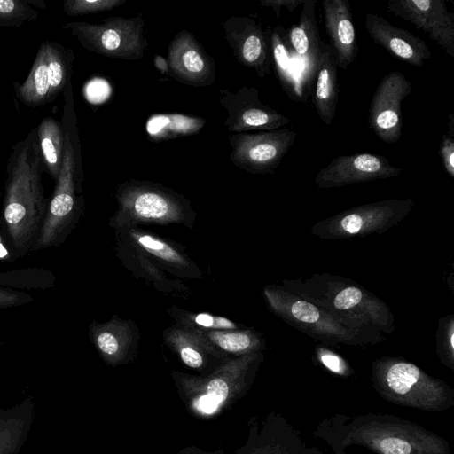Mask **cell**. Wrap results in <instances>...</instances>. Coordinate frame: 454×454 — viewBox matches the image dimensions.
<instances>
[{
	"instance_id": "cell-1",
	"label": "cell",
	"mask_w": 454,
	"mask_h": 454,
	"mask_svg": "<svg viewBox=\"0 0 454 454\" xmlns=\"http://www.w3.org/2000/svg\"><path fill=\"white\" fill-rule=\"evenodd\" d=\"M43 171L35 127L12 147L5 171L0 231L17 259L31 251L46 214Z\"/></svg>"
},
{
	"instance_id": "cell-2",
	"label": "cell",
	"mask_w": 454,
	"mask_h": 454,
	"mask_svg": "<svg viewBox=\"0 0 454 454\" xmlns=\"http://www.w3.org/2000/svg\"><path fill=\"white\" fill-rule=\"evenodd\" d=\"M336 454L345 448L364 447L374 454H451L446 439L411 420L388 414L335 415L314 433Z\"/></svg>"
},
{
	"instance_id": "cell-3",
	"label": "cell",
	"mask_w": 454,
	"mask_h": 454,
	"mask_svg": "<svg viewBox=\"0 0 454 454\" xmlns=\"http://www.w3.org/2000/svg\"><path fill=\"white\" fill-rule=\"evenodd\" d=\"M289 292L317 305L343 326L364 336L370 344L384 340L395 325L389 307L354 280L329 273L285 279Z\"/></svg>"
},
{
	"instance_id": "cell-4",
	"label": "cell",
	"mask_w": 454,
	"mask_h": 454,
	"mask_svg": "<svg viewBox=\"0 0 454 454\" xmlns=\"http://www.w3.org/2000/svg\"><path fill=\"white\" fill-rule=\"evenodd\" d=\"M62 129L64 156L53 193L31 251L59 247L75 227L83 208L81 147L74 108L72 82L64 91Z\"/></svg>"
},
{
	"instance_id": "cell-5",
	"label": "cell",
	"mask_w": 454,
	"mask_h": 454,
	"mask_svg": "<svg viewBox=\"0 0 454 454\" xmlns=\"http://www.w3.org/2000/svg\"><path fill=\"white\" fill-rule=\"evenodd\" d=\"M372 383L384 400L424 411L454 405V389L402 357L382 356L372 364Z\"/></svg>"
},
{
	"instance_id": "cell-6",
	"label": "cell",
	"mask_w": 454,
	"mask_h": 454,
	"mask_svg": "<svg viewBox=\"0 0 454 454\" xmlns=\"http://www.w3.org/2000/svg\"><path fill=\"white\" fill-rule=\"evenodd\" d=\"M264 294L270 309L282 320L310 338L332 345H369L361 334L343 326L322 309L289 292L270 286Z\"/></svg>"
},
{
	"instance_id": "cell-7",
	"label": "cell",
	"mask_w": 454,
	"mask_h": 454,
	"mask_svg": "<svg viewBox=\"0 0 454 454\" xmlns=\"http://www.w3.org/2000/svg\"><path fill=\"white\" fill-rule=\"evenodd\" d=\"M63 28L87 51L112 59H140L148 44L141 14L131 18L110 17L99 24L71 21Z\"/></svg>"
},
{
	"instance_id": "cell-8",
	"label": "cell",
	"mask_w": 454,
	"mask_h": 454,
	"mask_svg": "<svg viewBox=\"0 0 454 454\" xmlns=\"http://www.w3.org/2000/svg\"><path fill=\"white\" fill-rule=\"evenodd\" d=\"M414 204L412 199H391L360 205L317 222L310 231L325 239L381 234L402 222Z\"/></svg>"
},
{
	"instance_id": "cell-9",
	"label": "cell",
	"mask_w": 454,
	"mask_h": 454,
	"mask_svg": "<svg viewBox=\"0 0 454 454\" xmlns=\"http://www.w3.org/2000/svg\"><path fill=\"white\" fill-rule=\"evenodd\" d=\"M74 61L73 48L55 41L42 42L27 79L13 83L16 97L32 108L53 102L72 82Z\"/></svg>"
},
{
	"instance_id": "cell-10",
	"label": "cell",
	"mask_w": 454,
	"mask_h": 454,
	"mask_svg": "<svg viewBox=\"0 0 454 454\" xmlns=\"http://www.w3.org/2000/svg\"><path fill=\"white\" fill-rule=\"evenodd\" d=\"M296 133L289 129L234 133L228 137L229 158L238 168L251 174L273 173L294 145Z\"/></svg>"
},
{
	"instance_id": "cell-11",
	"label": "cell",
	"mask_w": 454,
	"mask_h": 454,
	"mask_svg": "<svg viewBox=\"0 0 454 454\" xmlns=\"http://www.w3.org/2000/svg\"><path fill=\"white\" fill-rule=\"evenodd\" d=\"M117 200L121 212L134 220L168 223L180 220L186 201L180 195L160 184L129 180L118 187Z\"/></svg>"
},
{
	"instance_id": "cell-12",
	"label": "cell",
	"mask_w": 454,
	"mask_h": 454,
	"mask_svg": "<svg viewBox=\"0 0 454 454\" xmlns=\"http://www.w3.org/2000/svg\"><path fill=\"white\" fill-rule=\"evenodd\" d=\"M262 357L255 352L231 360L207 379H187L188 393L194 410L211 415L245 386L250 370L254 369Z\"/></svg>"
},
{
	"instance_id": "cell-13",
	"label": "cell",
	"mask_w": 454,
	"mask_h": 454,
	"mask_svg": "<svg viewBox=\"0 0 454 454\" xmlns=\"http://www.w3.org/2000/svg\"><path fill=\"white\" fill-rule=\"evenodd\" d=\"M411 82L399 71L382 77L372 98L368 124L374 134L387 144L396 143L402 136V103L411 93Z\"/></svg>"
},
{
	"instance_id": "cell-14",
	"label": "cell",
	"mask_w": 454,
	"mask_h": 454,
	"mask_svg": "<svg viewBox=\"0 0 454 454\" xmlns=\"http://www.w3.org/2000/svg\"><path fill=\"white\" fill-rule=\"evenodd\" d=\"M220 104L227 111L223 123L230 132L274 130L289 123V119L271 106L263 104L254 86H243L233 92L220 89Z\"/></svg>"
},
{
	"instance_id": "cell-15",
	"label": "cell",
	"mask_w": 454,
	"mask_h": 454,
	"mask_svg": "<svg viewBox=\"0 0 454 454\" xmlns=\"http://www.w3.org/2000/svg\"><path fill=\"white\" fill-rule=\"evenodd\" d=\"M224 38L235 59L266 77L272 66L269 28L247 16H231L223 22Z\"/></svg>"
},
{
	"instance_id": "cell-16",
	"label": "cell",
	"mask_w": 454,
	"mask_h": 454,
	"mask_svg": "<svg viewBox=\"0 0 454 454\" xmlns=\"http://www.w3.org/2000/svg\"><path fill=\"white\" fill-rule=\"evenodd\" d=\"M402 172L403 168L393 166L384 156L360 153L334 158L317 172L314 182L320 189L340 188L357 183L395 177Z\"/></svg>"
},
{
	"instance_id": "cell-17",
	"label": "cell",
	"mask_w": 454,
	"mask_h": 454,
	"mask_svg": "<svg viewBox=\"0 0 454 454\" xmlns=\"http://www.w3.org/2000/svg\"><path fill=\"white\" fill-rule=\"evenodd\" d=\"M168 75L185 85L210 86L215 81V63L187 29L178 32L168 47Z\"/></svg>"
},
{
	"instance_id": "cell-18",
	"label": "cell",
	"mask_w": 454,
	"mask_h": 454,
	"mask_svg": "<svg viewBox=\"0 0 454 454\" xmlns=\"http://www.w3.org/2000/svg\"><path fill=\"white\" fill-rule=\"evenodd\" d=\"M387 9L395 16L427 33L450 57L454 58V13L442 0H394Z\"/></svg>"
},
{
	"instance_id": "cell-19",
	"label": "cell",
	"mask_w": 454,
	"mask_h": 454,
	"mask_svg": "<svg viewBox=\"0 0 454 454\" xmlns=\"http://www.w3.org/2000/svg\"><path fill=\"white\" fill-rule=\"evenodd\" d=\"M364 26L375 43L410 65L421 67L431 58V51L424 40L395 27L378 14L367 12Z\"/></svg>"
},
{
	"instance_id": "cell-20",
	"label": "cell",
	"mask_w": 454,
	"mask_h": 454,
	"mask_svg": "<svg viewBox=\"0 0 454 454\" xmlns=\"http://www.w3.org/2000/svg\"><path fill=\"white\" fill-rule=\"evenodd\" d=\"M325 29L337 66L346 70L356 59L358 47L350 4L346 0L322 2Z\"/></svg>"
},
{
	"instance_id": "cell-21",
	"label": "cell",
	"mask_w": 454,
	"mask_h": 454,
	"mask_svg": "<svg viewBox=\"0 0 454 454\" xmlns=\"http://www.w3.org/2000/svg\"><path fill=\"white\" fill-rule=\"evenodd\" d=\"M337 63L330 45L321 40L318 60L316 67L317 79L313 103L321 121L330 125L334 119L339 88Z\"/></svg>"
},
{
	"instance_id": "cell-22",
	"label": "cell",
	"mask_w": 454,
	"mask_h": 454,
	"mask_svg": "<svg viewBox=\"0 0 454 454\" xmlns=\"http://www.w3.org/2000/svg\"><path fill=\"white\" fill-rule=\"evenodd\" d=\"M287 36L297 55L309 69L316 71L321 39L316 20L315 0H305L299 21L289 28Z\"/></svg>"
},
{
	"instance_id": "cell-23",
	"label": "cell",
	"mask_w": 454,
	"mask_h": 454,
	"mask_svg": "<svg viewBox=\"0 0 454 454\" xmlns=\"http://www.w3.org/2000/svg\"><path fill=\"white\" fill-rule=\"evenodd\" d=\"M205 124L206 120L201 117L182 114H157L147 120L145 131L151 140L160 142L197 134Z\"/></svg>"
},
{
	"instance_id": "cell-24",
	"label": "cell",
	"mask_w": 454,
	"mask_h": 454,
	"mask_svg": "<svg viewBox=\"0 0 454 454\" xmlns=\"http://www.w3.org/2000/svg\"><path fill=\"white\" fill-rule=\"evenodd\" d=\"M38 145L46 171L57 180L64 156V133L62 126L52 117H44L36 127Z\"/></svg>"
},
{
	"instance_id": "cell-25",
	"label": "cell",
	"mask_w": 454,
	"mask_h": 454,
	"mask_svg": "<svg viewBox=\"0 0 454 454\" xmlns=\"http://www.w3.org/2000/svg\"><path fill=\"white\" fill-rule=\"evenodd\" d=\"M168 341L178 352L182 361L189 367L200 368L204 364L206 354L215 351L213 345L200 330H176L168 333Z\"/></svg>"
},
{
	"instance_id": "cell-26",
	"label": "cell",
	"mask_w": 454,
	"mask_h": 454,
	"mask_svg": "<svg viewBox=\"0 0 454 454\" xmlns=\"http://www.w3.org/2000/svg\"><path fill=\"white\" fill-rule=\"evenodd\" d=\"M272 64L276 75L286 93L290 98H299L298 82L294 66L290 59L286 43V32L281 27L269 28Z\"/></svg>"
},
{
	"instance_id": "cell-27",
	"label": "cell",
	"mask_w": 454,
	"mask_h": 454,
	"mask_svg": "<svg viewBox=\"0 0 454 454\" xmlns=\"http://www.w3.org/2000/svg\"><path fill=\"white\" fill-rule=\"evenodd\" d=\"M89 333L98 351L111 360L121 358L129 345V329L123 324L92 323Z\"/></svg>"
},
{
	"instance_id": "cell-28",
	"label": "cell",
	"mask_w": 454,
	"mask_h": 454,
	"mask_svg": "<svg viewBox=\"0 0 454 454\" xmlns=\"http://www.w3.org/2000/svg\"><path fill=\"white\" fill-rule=\"evenodd\" d=\"M219 348L236 354L247 355L262 348V340L251 330H212L203 334Z\"/></svg>"
},
{
	"instance_id": "cell-29",
	"label": "cell",
	"mask_w": 454,
	"mask_h": 454,
	"mask_svg": "<svg viewBox=\"0 0 454 454\" xmlns=\"http://www.w3.org/2000/svg\"><path fill=\"white\" fill-rule=\"evenodd\" d=\"M54 274L46 269L27 268L0 272V286L13 290H46L55 286Z\"/></svg>"
},
{
	"instance_id": "cell-30",
	"label": "cell",
	"mask_w": 454,
	"mask_h": 454,
	"mask_svg": "<svg viewBox=\"0 0 454 454\" xmlns=\"http://www.w3.org/2000/svg\"><path fill=\"white\" fill-rule=\"evenodd\" d=\"M38 15L27 0H0V27L18 28Z\"/></svg>"
},
{
	"instance_id": "cell-31",
	"label": "cell",
	"mask_w": 454,
	"mask_h": 454,
	"mask_svg": "<svg viewBox=\"0 0 454 454\" xmlns=\"http://www.w3.org/2000/svg\"><path fill=\"white\" fill-rule=\"evenodd\" d=\"M436 353L442 364L454 370V316L441 317L436 330Z\"/></svg>"
},
{
	"instance_id": "cell-32",
	"label": "cell",
	"mask_w": 454,
	"mask_h": 454,
	"mask_svg": "<svg viewBox=\"0 0 454 454\" xmlns=\"http://www.w3.org/2000/svg\"><path fill=\"white\" fill-rule=\"evenodd\" d=\"M126 0H65L63 11L68 16H81L113 10Z\"/></svg>"
},
{
	"instance_id": "cell-33",
	"label": "cell",
	"mask_w": 454,
	"mask_h": 454,
	"mask_svg": "<svg viewBox=\"0 0 454 454\" xmlns=\"http://www.w3.org/2000/svg\"><path fill=\"white\" fill-rule=\"evenodd\" d=\"M133 237L142 247L156 257L174 264H181L184 262L182 256L160 239H157L148 234L138 232L133 233Z\"/></svg>"
},
{
	"instance_id": "cell-34",
	"label": "cell",
	"mask_w": 454,
	"mask_h": 454,
	"mask_svg": "<svg viewBox=\"0 0 454 454\" xmlns=\"http://www.w3.org/2000/svg\"><path fill=\"white\" fill-rule=\"evenodd\" d=\"M315 352L317 361L333 373L341 377L354 374L349 364L337 353L321 346L317 347Z\"/></svg>"
},
{
	"instance_id": "cell-35",
	"label": "cell",
	"mask_w": 454,
	"mask_h": 454,
	"mask_svg": "<svg viewBox=\"0 0 454 454\" xmlns=\"http://www.w3.org/2000/svg\"><path fill=\"white\" fill-rule=\"evenodd\" d=\"M34 301L28 294L0 286V309L24 305Z\"/></svg>"
},
{
	"instance_id": "cell-36",
	"label": "cell",
	"mask_w": 454,
	"mask_h": 454,
	"mask_svg": "<svg viewBox=\"0 0 454 454\" xmlns=\"http://www.w3.org/2000/svg\"><path fill=\"white\" fill-rule=\"evenodd\" d=\"M442 161L446 173L454 178V139L448 134L442 138V144L439 150Z\"/></svg>"
},
{
	"instance_id": "cell-37",
	"label": "cell",
	"mask_w": 454,
	"mask_h": 454,
	"mask_svg": "<svg viewBox=\"0 0 454 454\" xmlns=\"http://www.w3.org/2000/svg\"><path fill=\"white\" fill-rule=\"evenodd\" d=\"M191 321L204 328L225 329L235 327L232 322L220 317H213L207 314L191 316Z\"/></svg>"
},
{
	"instance_id": "cell-38",
	"label": "cell",
	"mask_w": 454,
	"mask_h": 454,
	"mask_svg": "<svg viewBox=\"0 0 454 454\" xmlns=\"http://www.w3.org/2000/svg\"><path fill=\"white\" fill-rule=\"evenodd\" d=\"M305 0H261L262 6L271 8L276 17H279L281 9L286 8L288 12H293L296 7L303 4Z\"/></svg>"
},
{
	"instance_id": "cell-39",
	"label": "cell",
	"mask_w": 454,
	"mask_h": 454,
	"mask_svg": "<svg viewBox=\"0 0 454 454\" xmlns=\"http://www.w3.org/2000/svg\"><path fill=\"white\" fill-rule=\"evenodd\" d=\"M17 260L0 231V262H13Z\"/></svg>"
},
{
	"instance_id": "cell-40",
	"label": "cell",
	"mask_w": 454,
	"mask_h": 454,
	"mask_svg": "<svg viewBox=\"0 0 454 454\" xmlns=\"http://www.w3.org/2000/svg\"><path fill=\"white\" fill-rule=\"evenodd\" d=\"M153 63L155 67L162 74H168V65L167 59L160 56L156 55L153 59Z\"/></svg>"
},
{
	"instance_id": "cell-41",
	"label": "cell",
	"mask_w": 454,
	"mask_h": 454,
	"mask_svg": "<svg viewBox=\"0 0 454 454\" xmlns=\"http://www.w3.org/2000/svg\"><path fill=\"white\" fill-rule=\"evenodd\" d=\"M453 124H454L453 114L450 113L449 115V132L447 133L450 137L454 136V125Z\"/></svg>"
},
{
	"instance_id": "cell-42",
	"label": "cell",
	"mask_w": 454,
	"mask_h": 454,
	"mask_svg": "<svg viewBox=\"0 0 454 454\" xmlns=\"http://www.w3.org/2000/svg\"><path fill=\"white\" fill-rule=\"evenodd\" d=\"M28 4L31 5V4H34V5H36V7H39V8H46V4L42 1V0H36V1H33V0H27Z\"/></svg>"
},
{
	"instance_id": "cell-43",
	"label": "cell",
	"mask_w": 454,
	"mask_h": 454,
	"mask_svg": "<svg viewBox=\"0 0 454 454\" xmlns=\"http://www.w3.org/2000/svg\"><path fill=\"white\" fill-rule=\"evenodd\" d=\"M304 454H321L319 451H317L315 449H309L306 453Z\"/></svg>"
}]
</instances>
